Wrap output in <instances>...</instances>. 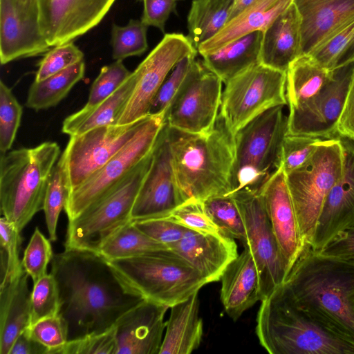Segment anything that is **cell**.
I'll return each mask as SVG.
<instances>
[{"label":"cell","instance_id":"44dd1931","mask_svg":"<svg viewBox=\"0 0 354 354\" xmlns=\"http://www.w3.org/2000/svg\"><path fill=\"white\" fill-rule=\"evenodd\" d=\"M339 138L344 153L343 174L324 201L308 246L317 252L354 226V141Z\"/></svg>","mask_w":354,"mask_h":354},{"label":"cell","instance_id":"30bf717a","mask_svg":"<svg viewBox=\"0 0 354 354\" xmlns=\"http://www.w3.org/2000/svg\"><path fill=\"white\" fill-rule=\"evenodd\" d=\"M286 72L258 63L225 84L219 115L234 136L268 109L287 105Z\"/></svg>","mask_w":354,"mask_h":354},{"label":"cell","instance_id":"7bdbcfd3","mask_svg":"<svg viewBox=\"0 0 354 354\" xmlns=\"http://www.w3.org/2000/svg\"><path fill=\"white\" fill-rule=\"evenodd\" d=\"M50 240L36 227L21 260L24 270L33 284L47 274V267L53 257Z\"/></svg>","mask_w":354,"mask_h":354},{"label":"cell","instance_id":"4fadbf2b","mask_svg":"<svg viewBox=\"0 0 354 354\" xmlns=\"http://www.w3.org/2000/svg\"><path fill=\"white\" fill-rule=\"evenodd\" d=\"M223 83L203 62L196 59L185 85L165 115L167 126L194 134L211 131L220 113Z\"/></svg>","mask_w":354,"mask_h":354},{"label":"cell","instance_id":"91938a15","mask_svg":"<svg viewBox=\"0 0 354 354\" xmlns=\"http://www.w3.org/2000/svg\"><path fill=\"white\" fill-rule=\"evenodd\" d=\"M21 8H26L38 4V0H17Z\"/></svg>","mask_w":354,"mask_h":354},{"label":"cell","instance_id":"be15d7a7","mask_svg":"<svg viewBox=\"0 0 354 354\" xmlns=\"http://www.w3.org/2000/svg\"><path fill=\"white\" fill-rule=\"evenodd\" d=\"M178 1V0H177Z\"/></svg>","mask_w":354,"mask_h":354},{"label":"cell","instance_id":"484cf974","mask_svg":"<svg viewBox=\"0 0 354 354\" xmlns=\"http://www.w3.org/2000/svg\"><path fill=\"white\" fill-rule=\"evenodd\" d=\"M301 55V19L292 2L262 32L260 63L286 72Z\"/></svg>","mask_w":354,"mask_h":354},{"label":"cell","instance_id":"e575fe53","mask_svg":"<svg viewBox=\"0 0 354 354\" xmlns=\"http://www.w3.org/2000/svg\"><path fill=\"white\" fill-rule=\"evenodd\" d=\"M168 249L141 231L132 221L108 238L98 252L107 261H113Z\"/></svg>","mask_w":354,"mask_h":354},{"label":"cell","instance_id":"8d00e7d4","mask_svg":"<svg viewBox=\"0 0 354 354\" xmlns=\"http://www.w3.org/2000/svg\"><path fill=\"white\" fill-rule=\"evenodd\" d=\"M69 189L64 167L59 158L51 171L44 198L45 214L48 239L57 240V225L61 211L64 209Z\"/></svg>","mask_w":354,"mask_h":354},{"label":"cell","instance_id":"ba28073f","mask_svg":"<svg viewBox=\"0 0 354 354\" xmlns=\"http://www.w3.org/2000/svg\"><path fill=\"white\" fill-rule=\"evenodd\" d=\"M344 162L340 138L323 139L304 164L286 174L306 246L310 245L327 195L342 176Z\"/></svg>","mask_w":354,"mask_h":354},{"label":"cell","instance_id":"680465c9","mask_svg":"<svg viewBox=\"0 0 354 354\" xmlns=\"http://www.w3.org/2000/svg\"><path fill=\"white\" fill-rule=\"evenodd\" d=\"M255 1L256 0H233V6L230 19L239 15Z\"/></svg>","mask_w":354,"mask_h":354},{"label":"cell","instance_id":"3957f363","mask_svg":"<svg viewBox=\"0 0 354 354\" xmlns=\"http://www.w3.org/2000/svg\"><path fill=\"white\" fill-rule=\"evenodd\" d=\"M167 134L176 181L183 202L204 201L230 194L234 137L220 115L207 133H189L167 126Z\"/></svg>","mask_w":354,"mask_h":354},{"label":"cell","instance_id":"7a4b0ae2","mask_svg":"<svg viewBox=\"0 0 354 354\" xmlns=\"http://www.w3.org/2000/svg\"><path fill=\"white\" fill-rule=\"evenodd\" d=\"M286 298L354 339V262L310 247L278 288Z\"/></svg>","mask_w":354,"mask_h":354},{"label":"cell","instance_id":"f907efd6","mask_svg":"<svg viewBox=\"0 0 354 354\" xmlns=\"http://www.w3.org/2000/svg\"><path fill=\"white\" fill-rule=\"evenodd\" d=\"M30 335L48 348V353L68 341L66 321L59 314L44 318L26 328Z\"/></svg>","mask_w":354,"mask_h":354},{"label":"cell","instance_id":"74e56055","mask_svg":"<svg viewBox=\"0 0 354 354\" xmlns=\"http://www.w3.org/2000/svg\"><path fill=\"white\" fill-rule=\"evenodd\" d=\"M147 28L141 20L130 19L124 26L113 24L111 44L115 60L142 55L148 47Z\"/></svg>","mask_w":354,"mask_h":354},{"label":"cell","instance_id":"b9f144b4","mask_svg":"<svg viewBox=\"0 0 354 354\" xmlns=\"http://www.w3.org/2000/svg\"><path fill=\"white\" fill-rule=\"evenodd\" d=\"M60 299L59 288L54 276L46 274L33 284L31 291L30 325L50 316L57 315Z\"/></svg>","mask_w":354,"mask_h":354},{"label":"cell","instance_id":"f1b7e54d","mask_svg":"<svg viewBox=\"0 0 354 354\" xmlns=\"http://www.w3.org/2000/svg\"><path fill=\"white\" fill-rule=\"evenodd\" d=\"M169 308L159 354H190L199 347L203 334L198 292Z\"/></svg>","mask_w":354,"mask_h":354},{"label":"cell","instance_id":"60d3db41","mask_svg":"<svg viewBox=\"0 0 354 354\" xmlns=\"http://www.w3.org/2000/svg\"><path fill=\"white\" fill-rule=\"evenodd\" d=\"M22 106L10 88L0 82V152L10 151L15 141L22 115Z\"/></svg>","mask_w":354,"mask_h":354},{"label":"cell","instance_id":"8fae6325","mask_svg":"<svg viewBox=\"0 0 354 354\" xmlns=\"http://www.w3.org/2000/svg\"><path fill=\"white\" fill-rule=\"evenodd\" d=\"M165 115H148L134 136L101 169L71 191L64 207L68 221L113 189L153 150Z\"/></svg>","mask_w":354,"mask_h":354},{"label":"cell","instance_id":"5b68a950","mask_svg":"<svg viewBox=\"0 0 354 354\" xmlns=\"http://www.w3.org/2000/svg\"><path fill=\"white\" fill-rule=\"evenodd\" d=\"M60 148L45 142L0 156L1 212L19 232L43 209L48 180Z\"/></svg>","mask_w":354,"mask_h":354},{"label":"cell","instance_id":"52a82bcc","mask_svg":"<svg viewBox=\"0 0 354 354\" xmlns=\"http://www.w3.org/2000/svg\"><path fill=\"white\" fill-rule=\"evenodd\" d=\"M288 131L284 106L271 108L234 136L231 194L241 189L259 192L281 167L283 139Z\"/></svg>","mask_w":354,"mask_h":354},{"label":"cell","instance_id":"603a6c76","mask_svg":"<svg viewBox=\"0 0 354 354\" xmlns=\"http://www.w3.org/2000/svg\"><path fill=\"white\" fill-rule=\"evenodd\" d=\"M169 249L187 260L208 283L221 281L227 267L239 255L234 239L189 229Z\"/></svg>","mask_w":354,"mask_h":354},{"label":"cell","instance_id":"836d02e7","mask_svg":"<svg viewBox=\"0 0 354 354\" xmlns=\"http://www.w3.org/2000/svg\"><path fill=\"white\" fill-rule=\"evenodd\" d=\"M85 64L82 60L43 80L31 84L26 106L35 111L56 106L84 76Z\"/></svg>","mask_w":354,"mask_h":354},{"label":"cell","instance_id":"d4e9b609","mask_svg":"<svg viewBox=\"0 0 354 354\" xmlns=\"http://www.w3.org/2000/svg\"><path fill=\"white\" fill-rule=\"evenodd\" d=\"M221 301L234 321L261 301L260 279L254 258L248 248L231 262L221 279Z\"/></svg>","mask_w":354,"mask_h":354},{"label":"cell","instance_id":"e0dca14e","mask_svg":"<svg viewBox=\"0 0 354 354\" xmlns=\"http://www.w3.org/2000/svg\"><path fill=\"white\" fill-rule=\"evenodd\" d=\"M183 203L173 169L165 123L154 147L151 166L133 204L131 220L165 217Z\"/></svg>","mask_w":354,"mask_h":354},{"label":"cell","instance_id":"d590c367","mask_svg":"<svg viewBox=\"0 0 354 354\" xmlns=\"http://www.w3.org/2000/svg\"><path fill=\"white\" fill-rule=\"evenodd\" d=\"M203 202L209 218L225 236L245 241L243 218L232 194L212 196Z\"/></svg>","mask_w":354,"mask_h":354},{"label":"cell","instance_id":"9a60e30c","mask_svg":"<svg viewBox=\"0 0 354 354\" xmlns=\"http://www.w3.org/2000/svg\"><path fill=\"white\" fill-rule=\"evenodd\" d=\"M198 53L188 36L165 34L162 40L133 71L136 84L118 124L135 122L149 115L152 102L176 64Z\"/></svg>","mask_w":354,"mask_h":354},{"label":"cell","instance_id":"ac0fdd59","mask_svg":"<svg viewBox=\"0 0 354 354\" xmlns=\"http://www.w3.org/2000/svg\"><path fill=\"white\" fill-rule=\"evenodd\" d=\"M115 0H38L41 31L50 47L73 41L97 26Z\"/></svg>","mask_w":354,"mask_h":354},{"label":"cell","instance_id":"8992f818","mask_svg":"<svg viewBox=\"0 0 354 354\" xmlns=\"http://www.w3.org/2000/svg\"><path fill=\"white\" fill-rule=\"evenodd\" d=\"M108 261L130 290L169 308L208 283L187 260L169 249Z\"/></svg>","mask_w":354,"mask_h":354},{"label":"cell","instance_id":"83f0119b","mask_svg":"<svg viewBox=\"0 0 354 354\" xmlns=\"http://www.w3.org/2000/svg\"><path fill=\"white\" fill-rule=\"evenodd\" d=\"M292 3V0H256L230 19L214 37L201 44L198 53L203 56L245 35L263 32Z\"/></svg>","mask_w":354,"mask_h":354},{"label":"cell","instance_id":"f6af8a7d","mask_svg":"<svg viewBox=\"0 0 354 354\" xmlns=\"http://www.w3.org/2000/svg\"><path fill=\"white\" fill-rule=\"evenodd\" d=\"M130 72L122 63L115 60L103 66L92 84L86 106L95 105L113 94L130 76Z\"/></svg>","mask_w":354,"mask_h":354},{"label":"cell","instance_id":"11a10c76","mask_svg":"<svg viewBox=\"0 0 354 354\" xmlns=\"http://www.w3.org/2000/svg\"><path fill=\"white\" fill-rule=\"evenodd\" d=\"M339 138L354 141V75L337 124Z\"/></svg>","mask_w":354,"mask_h":354},{"label":"cell","instance_id":"f546056e","mask_svg":"<svg viewBox=\"0 0 354 354\" xmlns=\"http://www.w3.org/2000/svg\"><path fill=\"white\" fill-rule=\"evenodd\" d=\"M136 84V76L133 71L123 84L105 100L93 106L85 105L66 117L62 124V132L72 136L96 127L118 124Z\"/></svg>","mask_w":354,"mask_h":354},{"label":"cell","instance_id":"7dc6e473","mask_svg":"<svg viewBox=\"0 0 354 354\" xmlns=\"http://www.w3.org/2000/svg\"><path fill=\"white\" fill-rule=\"evenodd\" d=\"M323 139L300 135L286 134L283 142L281 167L287 174L301 167Z\"/></svg>","mask_w":354,"mask_h":354},{"label":"cell","instance_id":"ffe728a7","mask_svg":"<svg viewBox=\"0 0 354 354\" xmlns=\"http://www.w3.org/2000/svg\"><path fill=\"white\" fill-rule=\"evenodd\" d=\"M39 26V6L21 8L17 0H0V61L37 56L50 49Z\"/></svg>","mask_w":354,"mask_h":354},{"label":"cell","instance_id":"f5cc1de1","mask_svg":"<svg viewBox=\"0 0 354 354\" xmlns=\"http://www.w3.org/2000/svg\"><path fill=\"white\" fill-rule=\"evenodd\" d=\"M144 9L141 21L147 26H154L162 32L170 14L176 8L177 0H142Z\"/></svg>","mask_w":354,"mask_h":354},{"label":"cell","instance_id":"94428289","mask_svg":"<svg viewBox=\"0 0 354 354\" xmlns=\"http://www.w3.org/2000/svg\"><path fill=\"white\" fill-rule=\"evenodd\" d=\"M351 305H352L353 309L354 310V292H353V294L351 296Z\"/></svg>","mask_w":354,"mask_h":354},{"label":"cell","instance_id":"cb8c5ba5","mask_svg":"<svg viewBox=\"0 0 354 354\" xmlns=\"http://www.w3.org/2000/svg\"><path fill=\"white\" fill-rule=\"evenodd\" d=\"M301 19L302 54H311L354 19V0H293Z\"/></svg>","mask_w":354,"mask_h":354},{"label":"cell","instance_id":"d6a6232c","mask_svg":"<svg viewBox=\"0 0 354 354\" xmlns=\"http://www.w3.org/2000/svg\"><path fill=\"white\" fill-rule=\"evenodd\" d=\"M233 0H193L187 16L188 37L196 48L227 23Z\"/></svg>","mask_w":354,"mask_h":354},{"label":"cell","instance_id":"2e32d148","mask_svg":"<svg viewBox=\"0 0 354 354\" xmlns=\"http://www.w3.org/2000/svg\"><path fill=\"white\" fill-rule=\"evenodd\" d=\"M353 75L354 62L336 69L315 95L289 109L287 134L339 138L337 124Z\"/></svg>","mask_w":354,"mask_h":354},{"label":"cell","instance_id":"ab89813d","mask_svg":"<svg viewBox=\"0 0 354 354\" xmlns=\"http://www.w3.org/2000/svg\"><path fill=\"white\" fill-rule=\"evenodd\" d=\"M21 232L4 216L0 219L1 284L14 279L23 270L19 252Z\"/></svg>","mask_w":354,"mask_h":354},{"label":"cell","instance_id":"9c48e42d","mask_svg":"<svg viewBox=\"0 0 354 354\" xmlns=\"http://www.w3.org/2000/svg\"><path fill=\"white\" fill-rule=\"evenodd\" d=\"M153 151L109 194L68 221L65 248L98 252L108 238L132 221L133 206L151 166Z\"/></svg>","mask_w":354,"mask_h":354},{"label":"cell","instance_id":"681fc988","mask_svg":"<svg viewBox=\"0 0 354 354\" xmlns=\"http://www.w3.org/2000/svg\"><path fill=\"white\" fill-rule=\"evenodd\" d=\"M353 37L354 19L346 24L310 55L322 66L330 71H334L341 55Z\"/></svg>","mask_w":354,"mask_h":354},{"label":"cell","instance_id":"f35d334b","mask_svg":"<svg viewBox=\"0 0 354 354\" xmlns=\"http://www.w3.org/2000/svg\"><path fill=\"white\" fill-rule=\"evenodd\" d=\"M198 53L179 61L165 80L154 97L149 115H166L171 104L185 85Z\"/></svg>","mask_w":354,"mask_h":354},{"label":"cell","instance_id":"bcb514c9","mask_svg":"<svg viewBox=\"0 0 354 354\" xmlns=\"http://www.w3.org/2000/svg\"><path fill=\"white\" fill-rule=\"evenodd\" d=\"M84 54L73 41L54 46L38 64L35 81L43 80L83 60Z\"/></svg>","mask_w":354,"mask_h":354},{"label":"cell","instance_id":"6da1fadb","mask_svg":"<svg viewBox=\"0 0 354 354\" xmlns=\"http://www.w3.org/2000/svg\"><path fill=\"white\" fill-rule=\"evenodd\" d=\"M50 273L57 281L68 341L111 329L144 299L127 287L99 252L65 248L53 255Z\"/></svg>","mask_w":354,"mask_h":354},{"label":"cell","instance_id":"7402d4cb","mask_svg":"<svg viewBox=\"0 0 354 354\" xmlns=\"http://www.w3.org/2000/svg\"><path fill=\"white\" fill-rule=\"evenodd\" d=\"M167 306L143 299L114 325L115 354H159Z\"/></svg>","mask_w":354,"mask_h":354},{"label":"cell","instance_id":"816d5d0a","mask_svg":"<svg viewBox=\"0 0 354 354\" xmlns=\"http://www.w3.org/2000/svg\"><path fill=\"white\" fill-rule=\"evenodd\" d=\"M133 223L141 231L168 248L179 241L188 230L166 217L135 221Z\"/></svg>","mask_w":354,"mask_h":354},{"label":"cell","instance_id":"7c38bea8","mask_svg":"<svg viewBox=\"0 0 354 354\" xmlns=\"http://www.w3.org/2000/svg\"><path fill=\"white\" fill-rule=\"evenodd\" d=\"M242 214L245 239L259 271L261 301L283 283L288 272L259 192L241 189L231 194Z\"/></svg>","mask_w":354,"mask_h":354},{"label":"cell","instance_id":"277c9868","mask_svg":"<svg viewBox=\"0 0 354 354\" xmlns=\"http://www.w3.org/2000/svg\"><path fill=\"white\" fill-rule=\"evenodd\" d=\"M256 334L270 354H354V339L283 296L261 301Z\"/></svg>","mask_w":354,"mask_h":354},{"label":"cell","instance_id":"1f68e13d","mask_svg":"<svg viewBox=\"0 0 354 354\" xmlns=\"http://www.w3.org/2000/svg\"><path fill=\"white\" fill-rule=\"evenodd\" d=\"M310 55L302 54L286 71V95L288 109L295 108L315 95L333 75Z\"/></svg>","mask_w":354,"mask_h":354},{"label":"cell","instance_id":"c3c4849f","mask_svg":"<svg viewBox=\"0 0 354 354\" xmlns=\"http://www.w3.org/2000/svg\"><path fill=\"white\" fill-rule=\"evenodd\" d=\"M114 326L106 332L68 341L50 354H115Z\"/></svg>","mask_w":354,"mask_h":354},{"label":"cell","instance_id":"4316f807","mask_svg":"<svg viewBox=\"0 0 354 354\" xmlns=\"http://www.w3.org/2000/svg\"><path fill=\"white\" fill-rule=\"evenodd\" d=\"M24 269L0 284V353L9 354L18 336L30 325L31 292Z\"/></svg>","mask_w":354,"mask_h":354},{"label":"cell","instance_id":"db71d44e","mask_svg":"<svg viewBox=\"0 0 354 354\" xmlns=\"http://www.w3.org/2000/svg\"><path fill=\"white\" fill-rule=\"evenodd\" d=\"M319 252L354 262V226L338 234Z\"/></svg>","mask_w":354,"mask_h":354},{"label":"cell","instance_id":"6125c7cd","mask_svg":"<svg viewBox=\"0 0 354 354\" xmlns=\"http://www.w3.org/2000/svg\"><path fill=\"white\" fill-rule=\"evenodd\" d=\"M293 1V0H292Z\"/></svg>","mask_w":354,"mask_h":354},{"label":"cell","instance_id":"5bb4252c","mask_svg":"<svg viewBox=\"0 0 354 354\" xmlns=\"http://www.w3.org/2000/svg\"><path fill=\"white\" fill-rule=\"evenodd\" d=\"M146 117L133 123L99 127L70 136L60 157L69 192L83 184L117 153L134 136Z\"/></svg>","mask_w":354,"mask_h":354},{"label":"cell","instance_id":"4dcf8cb0","mask_svg":"<svg viewBox=\"0 0 354 354\" xmlns=\"http://www.w3.org/2000/svg\"><path fill=\"white\" fill-rule=\"evenodd\" d=\"M261 39L262 32H252L202 56V62L225 84L260 63Z\"/></svg>","mask_w":354,"mask_h":354},{"label":"cell","instance_id":"ee69618b","mask_svg":"<svg viewBox=\"0 0 354 354\" xmlns=\"http://www.w3.org/2000/svg\"><path fill=\"white\" fill-rule=\"evenodd\" d=\"M165 217L200 233L225 235L207 214L203 201L189 199Z\"/></svg>","mask_w":354,"mask_h":354},{"label":"cell","instance_id":"d6986e66","mask_svg":"<svg viewBox=\"0 0 354 354\" xmlns=\"http://www.w3.org/2000/svg\"><path fill=\"white\" fill-rule=\"evenodd\" d=\"M259 193L288 274L306 245L300 234L286 175L281 167Z\"/></svg>","mask_w":354,"mask_h":354},{"label":"cell","instance_id":"6f0895ef","mask_svg":"<svg viewBox=\"0 0 354 354\" xmlns=\"http://www.w3.org/2000/svg\"><path fill=\"white\" fill-rule=\"evenodd\" d=\"M354 62V37L352 41L348 45L346 50L341 55L339 62L337 63L336 69L342 68L345 66L351 64ZM335 69V70H336Z\"/></svg>","mask_w":354,"mask_h":354},{"label":"cell","instance_id":"9f6ffc18","mask_svg":"<svg viewBox=\"0 0 354 354\" xmlns=\"http://www.w3.org/2000/svg\"><path fill=\"white\" fill-rule=\"evenodd\" d=\"M48 348L33 339L27 329L15 339L9 354H48Z\"/></svg>","mask_w":354,"mask_h":354}]
</instances>
